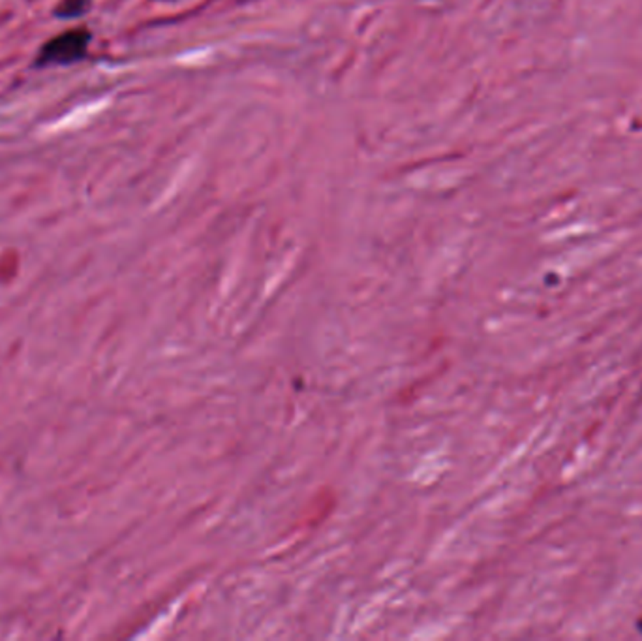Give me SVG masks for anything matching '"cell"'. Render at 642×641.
I'll return each instance as SVG.
<instances>
[{
	"label": "cell",
	"instance_id": "1",
	"mask_svg": "<svg viewBox=\"0 0 642 641\" xmlns=\"http://www.w3.org/2000/svg\"><path fill=\"white\" fill-rule=\"evenodd\" d=\"M88 41L90 34L83 29L68 30L64 34L55 36L53 40L41 46L40 53L36 57V66L71 65L87 55Z\"/></svg>",
	"mask_w": 642,
	"mask_h": 641
},
{
	"label": "cell",
	"instance_id": "2",
	"mask_svg": "<svg viewBox=\"0 0 642 641\" xmlns=\"http://www.w3.org/2000/svg\"><path fill=\"white\" fill-rule=\"evenodd\" d=\"M88 2H90V0H62L55 13L62 19L77 18V15H81V13L87 10Z\"/></svg>",
	"mask_w": 642,
	"mask_h": 641
}]
</instances>
